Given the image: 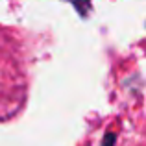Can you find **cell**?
Returning a JSON list of instances; mask_svg holds the SVG:
<instances>
[{"label":"cell","mask_w":146,"mask_h":146,"mask_svg":"<svg viewBox=\"0 0 146 146\" xmlns=\"http://www.w3.org/2000/svg\"><path fill=\"white\" fill-rule=\"evenodd\" d=\"M72 2V6L78 9V13L82 15V17H85L87 13H89V9H91V2L89 0H70Z\"/></svg>","instance_id":"1"},{"label":"cell","mask_w":146,"mask_h":146,"mask_svg":"<svg viewBox=\"0 0 146 146\" xmlns=\"http://www.w3.org/2000/svg\"><path fill=\"white\" fill-rule=\"evenodd\" d=\"M115 141H117V135H115V133H107V135L104 137L102 146H115Z\"/></svg>","instance_id":"2"}]
</instances>
